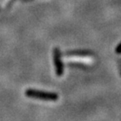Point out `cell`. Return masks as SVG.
Instances as JSON below:
<instances>
[{
	"label": "cell",
	"mask_w": 121,
	"mask_h": 121,
	"mask_svg": "<svg viewBox=\"0 0 121 121\" xmlns=\"http://www.w3.org/2000/svg\"><path fill=\"white\" fill-rule=\"evenodd\" d=\"M25 94L27 97H30V98H37V99H41V100L45 101H56L58 99V95L56 93H46V92L33 90V89L27 90L25 92Z\"/></svg>",
	"instance_id": "1"
},
{
	"label": "cell",
	"mask_w": 121,
	"mask_h": 121,
	"mask_svg": "<svg viewBox=\"0 0 121 121\" xmlns=\"http://www.w3.org/2000/svg\"><path fill=\"white\" fill-rule=\"evenodd\" d=\"M64 60L66 62L78 63V64L91 65L94 62V58L89 55H66L64 56Z\"/></svg>",
	"instance_id": "2"
},
{
	"label": "cell",
	"mask_w": 121,
	"mask_h": 121,
	"mask_svg": "<svg viewBox=\"0 0 121 121\" xmlns=\"http://www.w3.org/2000/svg\"><path fill=\"white\" fill-rule=\"evenodd\" d=\"M116 52L117 53H121V44L118 46L117 50H116Z\"/></svg>",
	"instance_id": "4"
},
{
	"label": "cell",
	"mask_w": 121,
	"mask_h": 121,
	"mask_svg": "<svg viewBox=\"0 0 121 121\" xmlns=\"http://www.w3.org/2000/svg\"><path fill=\"white\" fill-rule=\"evenodd\" d=\"M54 60H55V66H56V70L57 76H61L63 72V66L62 62L60 60V54L58 49H55L54 51Z\"/></svg>",
	"instance_id": "3"
}]
</instances>
